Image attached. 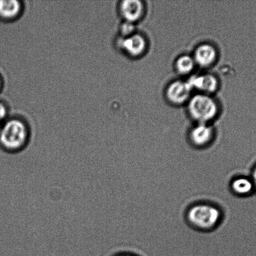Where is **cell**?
Wrapping results in <instances>:
<instances>
[{"label": "cell", "instance_id": "cell-12", "mask_svg": "<svg viewBox=\"0 0 256 256\" xmlns=\"http://www.w3.org/2000/svg\"><path fill=\"white\" fill-rule=\"evenodd\" d=\"M194 64V58L188 55H183L177 59L175 67L179 74H187L192 71Z\"/></svg>", "mask_w": 256, "mask_h": 256}, {"label": "cell", "instance_id": "cell-5", "mask_svg": "<svg viewBox=\"0 0 256 256\" xmlns=\"http://www.w3.org/2000/svg\"><path fill=\"white\" fill-rule=\"evenodd\" d=\"M192 89V88L189 82H174L168 86L166 96L172 104H181L189 99Z\"/></svg>", "mask_w": 256, "mask_h": 256}, {"label": "cell", "instance_id": "cell-6", "mask_svg": "<svg viewBox=\"0 0 256 256\" xmlns=\"http://www.w3.org/2000/svg\"><path fill=\"white\" fill-rule=\"evenodd\" d=\"M229 187L230 192L239 198L250 196L255 189L251 178L244 174L235 176L231 178Z\"/></svg>", "mask_w": 256, "mask_h": 256}, {"label": "cell", "instance_id": "cell-3", "mask_svg": "<svg viewBox=\"0 0 256 256\" xmlns=\"http://www.w3.org/2000/svg\"><path fill=\"white\" fill-rule=\"evenodd\" d=\"M188 108L190 116L199 124H206L214 119L217 114L216 102L205 94H198L193 97Z\"/></svg>", "mask_w": 256, "mask_h": 256}, {"label": "cell", "instance_id": "cell-7", "mask_svg": "<svg viewBox=\"0 0 256 256\" xmlns=\"http://www.w3.org/2000/svg\"><path fill=\"white\" fill-rule=\"evenodd\" d=\"M120 11L127 22L134 24L141 18L144 12V6L139 0H125L122 2Z\"/></svg>", "mask_w": 256, "mask_h": 256}, {"label": "cell", "instance_id": "cell-2", "mask_svg": "<svg viewBox=\"0 0 256 256\" xmlns=\"http://www.w3.org/2000/svg\"><path fill=\"white\" fill-rule=\"evenodd\" d=\"M27 140V128L19 120L7 122L0 130V145L7 152H20L26 146Z\"/></svg>", "mask_w": 256, "mask_h": 256}, {"label": "cell", "instance_id": "cell-10", "mask_svg": "<svg viewBox=\"0 0 256 256\" xmlns=\"http://www.w3.org/2000/svg\"><path fill=\"white\" fill-rule=\"evenodd\" d=\"M188 82L192 88H195L206 94L214 92L216 91L218 87L216 78L210 74L192 77Z\"/></svg>", "mask_w": 256, "mask_h": 256}, {"label": "cell", "instance_id": "cell-14", "mask_svg": "<svg viewBox=\"0 0 256 256\" xmlns=\"http://www.w3.org/2000/svg\"><path fill=\"white\" fill-rule=\"evenodd\" d=\"M7 111L6 108L4 104H0V120L4 118L6 116Z\"/></svg>", "mask_w": 256, "mask_h": 256}, {"label": "cell", "instance_id": "cell-1", "mask_svg": "<svg viewBox=\"0 0 256 256\" xmlns=\"http://www.w3.org/2000/svg\"><path fill=\"white\" fill-rule=\"evenodd\" d=\"M185 220L192 229L209 232L217 229L221 224L223 212L221 208L214 203L198 202L188 206L185 212Z\"/></svg>", "mask_w": 256, "mask_h": 256}, {"label": "cell", "instance_id": "cell-8", "mask_svg": "<svg viewBox=\"0 0 256 256\" xmlns=\"http://www.w3.org/2000/svg\"><path fill=\"white\" fill-rule=\"evenodd\" d=\"M121 45L127 54L133 56H140L144 54L147 48L144 37L139 34L127 37L122 40Z\"/></svg>", "mask_w": 256, "mask_h": 256}, {"label": "cell", "instance_id": "cell-15", "mask_svg": "<svg viewBox=\"0 0 256 256\" xmlns=\"http://www.w3.org/2000/svg\"><path fill=\"white\" fill-rule=\"evenodd\" d=\"M251 180L253 184H254V188L256 189V166L254 168V170H252Z\"/></svg>", "mask_w": 256, "mask_h": 256}, {"label": "cell", "instance_id": "cell-11", "mask_svg": "<svg viewBox=\"0 0 256 256\" xmlns=\"http://www.w3.org/2000/svg\"><path fill=\"white\" fill-rule=\"evenodd\" d=\"M20 11V2L17 0H2L0 1V15L6 18L17 16Z\"/></svg>", "mask_w": 256, "mask_h": 256}, {"label": "cell", "instance_id": "cell-9", "mask_svg": "<svg viewBox=\"0 0 256 256\" xmlns=\"http://www.w3.org/2000/svg\"><path fill=\"white\" fill-rule=\"evenodd\" d=\"M216 58L217 52L212 45L203 44L195 50L194 60L200 66H209L214 64Z\"/></svg>", "mask_w": 256, "mask_h": 256}, {"label": "cell", "instance_id": "cell-4", "mask_svg": "<svg viewBox=\"0 0 256 256\" xmlns=\"http://www.w3.org/2000/svg\"><path fill=\"white\" fill-rule=\"evenodd\" d=\"M214 139V130L211 127L207 124H199L190 130L187 142L195 149L203 150L210 147Z\"/></svg>", "mask_w": 256, "mask_h": 256}, {"label": "cell", "instance_id": "cell-17", "mask_svg": "<svg viewBox=\"0 0 256 256\" xmlns=\"http://www.w3.org/2000/svg\"><path fill=\"white\" fill-rule=\"evenodd\" d=\"M1 129H2V128H0V130H1Z\"/></svg>", "mask_w": 256, "mask_h": 256}, {"label": "cell", "instance_id": "cell-13", "mask_svg": "<svg viewBox=\"0 0 256 256\" xmlns=\"http://www.w3.org/2000/svg\"><path fill=\"white\" fill-rule=\"evenodd\" d=\"M135 30L134 24L129 22H125L122 24L121 32L123 35L126 36H130L133 34Z\"/></svg>", "mask_w": 256, "mask_h": 256}, {"label": "cell", "instance_id": "cell-16", "mask_svg": "<svg viewBox=\"0 0 256 256\" xmlns=\"http://www.w3.org/2000/svg\"><path fill=\"white\" fill-rule=\"evenodd\" d=\"M115 256H137L135 255V254H131V253L123 252L122 253H120V254H117Z\"/></svg>", "mask_w": 256, "mask_h": 256}]
</instances>
